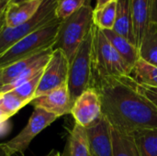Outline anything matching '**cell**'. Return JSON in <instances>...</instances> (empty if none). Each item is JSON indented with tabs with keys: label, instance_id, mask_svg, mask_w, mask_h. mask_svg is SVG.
<instances>
[{
	"label": "cell",
	"instance_id": "1",
	"mask_svg": "<svg viewBox=\"0 0 157 156\" xmlns=\"http://www.w3.org/2000/svg\"><path fill=\"white\" fill-rule=\"evenodd\" d=\"M102 114L110 125L132 133L139 129H157V107L142 92L131 75L93 77Z\"/></svg>",
	"mask_w": 157,
	"mask_h": 156
},
{
	"label": "cell",
	"instance_id": "2",
	"mask_svg": "<svg viewBox=\"0 0 157 156\" xmlns=\"http://www.w3.org/2000/svg\"><path fill=\"white\" fill-rule=\"evenodd\" d=\"M94 8L86 4L68 17L61 20L52 50H61L69 63L74 59L79 46L94 27Z\"/></svg>",
	"mask_w": 157,
	"mask_h": 156
},
{
	"label": "cell",
	"instance_id": "3",
	"mask_svg": "<svg viewBox=\"0 0 157 156\" xmlns=\"http://www.w3.org/2000/svg\"><path fill=\"white\" fill-rule=\"evenodd\" d=\"M61 20L26 36L0 56V69H5L19 61L33 57L46 50L52 49Z\"/></svg>",
	"mask_w": 157,
	"mask_h": 156
},
{
	"label": "cell",
	"instance_id": "4",
	"mask_svg": "<svg viewBox=\"0 0 157 156\" xmlns=\"http://www.w3.org/2000/svg\"><path fill=\"white\" fill-rule=\"evenodd\" d=\"M93 77L131 75L132 68L113 48L104 32L94 25L92 44Z\"/></svg>",
	"mask_w": 157,
	"mask_h": 156
},
{
	"label": "cell",
	"instance_id": "5",
	"mask_svg": "<svg viewBox=\"0 0 157 156\" xmlns=\"http://www.w3.org/2000/svg\"><path fill=\"white\" fill-rule=\"evenodd\" d=\"M58 3L59 0H43L32 17L17 27L6 28L3 23L0 27V56L26 36L56 21Z\"/></svg>",
	"mask_w": 157,
	"mask_h": 156
},
{
	"label": "cell",
	"instance_id": "6",
	"mask_svg": "<svg viewBox=\"0 0 157 156\" xmlns=\"http://www.w3.org/2000/svg\"><path fill=\"white\" fill-rule=\"evenodd\" d=\"M92 44L93 29L83 40L70 63L67 86L73 103L83 92L92 87Z\"/></svg>",
	"mask_w": 157,
	"mask_h": 156
},
{
	"label": "cell",
	"instance_id": "7",
	"mask_svg": "<svg viewBox=\"0 0 157 156\" xmlns=\"http://www.w3.org/2000/svg\"><path fill=\"white\" fill-rule=\"evenodd\" d=\"M57 119L58 117L54 114L49 113L40 108H34V111L26 127L16 137L3 143L6 154L12 156L26 151L31 141Z\"/></svg>",
	"mask_w": 157,
	"mask_h": 156
},
{
	"label": "cell",
	"instance_id": "8",
	"mask_svg": "<svg viewBox=\"0 0 157 156\" xmlns=\"http://www.w3.org/2000/svg\"><path fill=\"white\" fill-rule=\"evenodd\" d=\"M69 66L70 63L66 55L61 50H53L40 77L34 98L63 85H67Z\"/></svg>",
	"mask_w": 157,
	"mask_h": 156
},
{
	"label": "cell",
	"instance_id": "9",
	"mask_svg": "<svg viewBox=\"0 0 157 156\" xmlns=\"http://www.w3.org/2000/svg\"><path fill=\"white\" fill-rule=\"evenodd\" d=\"M71 114L75 123L84 129L90 128L103 116L101 99L96 88L83 92L74 102Z\"/></svg>",
	"mask_w": 157,
	"mask_h": 156
},
{
	"label": "cell",
	"instance_id": "10",
	"mask_svg": "<svg viewBox=\"0 0 157 156\" xmlns=\"http://www.w3.org/2000/svg\"><path fill=\"white\" fill-rule=\"evenodd\" d=\"M86 131L91 156H113L112 129L104 116Z\"/></svg>",
	"mask_w": 157,
	"mask_h": 156
},
{
	"label": "cell",
	"instance_id": "11",
	"mask_svg": "<svg viewBox=\"0 0 157 156\" xmlns=\"http://www.w3.org/2000/svg\"><path fill=\"white\" fill-rule=\"evenodd\" d=\"M29 104L34 108H40L49 113L54 114L58 118L71 113L74 105L67 85H63L34 98Z\"/></svg>",
	"mask_w": 157,
	"mask_h": 156
},
{
	"label": "cell",
	"instance_id": "12",
	"mask_svg": "<svg viewBox=\"0 0 157 156\" xmlns=\"http://www.w3.org/2000/svg\"><path fill=\"white\" fill-rule=\"evenodd\" d=\"M43 0H29L19 4L9 3L4 18L6 28H14L31 18L40 8Z\"/></svg>",
	"mask_w": 157,
	"mask_h": 156
},
{
	"label": "cell",
	"instance_id": "13",
	"mask_svg": "<svg viewBox=\"0 0 157 156\" xmlns=\"http://www.w3.org/2000/svg\"><path fill=\"white\" fill-rule=\"evenodd\" d=\"M135 43L139 49L150 23V0H130Z\"/></svg>",
	"mask_w": 157,
	"mask_h": 156
},
{
	"label": "cell",
	"instance_id": "14",
	"mask_svg": "<svg viewBox=\"0 0 157 156\" xmlns=\"http://www.w3.org/2000/svg\"><path fill=\"white\" fill-rule=\"evenodd\" d=\"M112 30L136 46L130 0L117 1V13Z\"/></svg>",
	"mask_w": 157,
	"mask_h": 156
},
{
	"label": "cell",
	"instance_id": "15",
	"mask_svg": "<svg viewBox=\"0 0 157 156\" xmlns=\"http://www.w3.org/2000/svg\"><path fill=\"white\" fill-rule=\"evenodd\" d=\"M102 31L117 52L133 69L136 63L140 60L139 49L125 38L114 32L112 29H106Z\"/></svg>",
	"mask_w": 157,
	"mask_h": 156
},
{
	"label": "cell",
	"instance_id": "16",
	"mask_svg": "<svg viewBox=\"0 0 157 156\" xmlns=\"http://www.w3.org/2000/svg\"><path fill=\"white\" fill-rule=\"evenodd\" d=\"M61 156H91L86 129L75 124L66 141L63 152Z\"/></svg>",
	"mask_w": 157,
	"mask_h": 156
},
{
	"label": "cell",
	"instance_id": "17",
	"mask_svg": "<svg viewBox=\"0 0 157 156\" xmlns=\"http://www.w3.org/2000/svg\"><path fill=\"white\" fill-rule=\"evenodd\" d=\"M112 129L113 156H141L132 133Z\"/></svg>",
	"mask_w": 157,
	"mask_h": 156
},
{
	"label": "cell",
	"instance_id": "18",
	"mask_svg": "<svg viewBox=\"0 0 157 156\" xmlns=\"http://www.w3.org/2000/svg\"><path fill=\"white\" fill-rule=\"evenodd\" d=\"M140 58L157 66V23L150 22L139 47Z\"/></svg>",
	"mask_w": 157,
	"mask_h": 156
},
{
	"label": "cell",
	"instance_id": "19",
	"mask_svg": "<svg viewBox=\"0 0 157 156\" xmlns=\"http://www.w3.org/2000/svg\"><path fill=\"white\" fill-rule=\"evenodd\" d=\"M132 134L141 156H157V129H139Z\"/></svg>",
	"mask_w": 157,
	"mask_h": 156
},
{
	"label": "cell",
	"instance_id": "20",
	"mask_svg": "<svg viewBox=\"0 0 157 156\" xmlns=\"http://www.w3.org/2000/svg\"><path fill=\"white\" fill-rule=\"evenodd\" d=\"M131 76L139 85L157 88V66L141 58L134 65Z\"/></svg>",
	"mask_w": 157,
	"mask_h": 156
},
{
	"label": "cell",
	"instance_id": "21",
	"mask_svg": "<svg viewBox=\"0 0 157 156\" xmlns=\"http://www.w3.org/2000/svg\"><path fill=\"white\" fill-rule=\"evenodd\" d=\"M52 49H49L46 50L33 57L28 58L26 60L23 61H19L17 63H15L13 64H11L10 66L2 69V78H1V83H2V86H6L7 84H9L10 82H12L16 77H17L20 74H22L23 72H25L26 70L29 69L30 67H32L34 64H36L40 59H42Z\"/></svg>",
	"mask_w": 157,
	"mask_h": 156
},
{
	"label": "cell",
	"instance_id": "22",
	"mask_svg": "<svg viewBox=\"0 0 157 156\" xmlns=\"http://www.w3.org/2000/svg\"><path fill=\"white\" fill-rule=\"evenodd\" d=\"M29 103L22 100L14 93L6 92L0 95V125L8 120L19 109Z\"/></svg>",
	"mask_w": 157,
	"mask_h": 156
},
{
	"label": "cell",
	"instance_id": "23",
	"mask_svg": "<svg viewBox=\"0 0 157 156\" xmlns=\"http://www.w3.org/2000/svg\"><path fill=\"white\" fill-rule=\"evenodd\" d=\"M117 13V1L112 0L104 6L93 11L94 25L101 30L112 29Z\"/></svg>",
	"mask_w": 157,
	"mask_h": 156
},
{
	"label": "cell",
	"instance_id": "24",
	"mask_svg": "<svg viewBox=\"0 0 157 156\" xmlns=\"http://www.w3.org/2000/svg\"><path fill=\"white\" fill-rule=\"evenodd\" d=\"M91 0H59L57 8H56V17L58 19L63 20L82 6L86 4H90Z\"/></svg>",
	"mask_w": 157,
	"mask_h": 156
},
{
	"label": "cell",
	"instance_id": "25",
	"mask_svg": "<svg viewBox=\"0 0 157 156\" xmlns=\"http://www.w3.org/2000/svg\"><path fill=\"white\" fill-rule=\"evenodd\" d=\"M42 74H39L36 77H34L33 79L20 85L19 86H17V88H15L11 92L14 93L16 96H17L22 100H25L29 104L34 99L35 93H36V90H37V87L39 86V83H40V80Z\"/></svg>",
	"mask_w": 157,
	"mask_h": 156
},
{
	"label": "cell",
	"instance_id": "26",
	"mask_svg": "<svg viewBox=\"0 0 157 156\" xmlns=\"http://www.w3.org/2000/svg\"><path fill=\"white\" fill-rule=\"evenodd\" d=\"M138 86L142 90V92L157 107V88L149 87L146 86H142L139 84H138Z\"/></svg>",
	"mask_w": 157,
	"mask_h": 156
},
{
	"label": "cell",
	"instance_id": "27",
	"mask_svg": "<svg viewBox=\"0 0 157 156\" xmlns=\"http://www.w3.org/2000/svg\"><path fill=\"white\" fill-rule=\"evenodd\" d=\"M150 22L157 23V0H150Z\"/></svg>",
	"mask_w": 157,
	"mask_h": 156
},
{
	"label": "cell",
	"instance_id": "28",
	"mask_svg": "<svg viewBox=\"0 0 157 156\" xmlns=\"http://www.w3.org/2000/svg\"><path fill=\"white\" fill-rule=\"evenodd\" d=\"M10 2H11V0H0V26L4 22L5 14H6V8Z\"/></svg>",
	"mask_w": 157,
	"mask_h": 156
},
{
	"label": "cell",
	"instance_id": "29",
	"mask_svg": "<svg viewBox=\"0 0 157 156\" xmlns=\"http://www.w3.org/2000/svg\"><path fill=\"white\" fill-rule=\"evenodd\" d=\"M110 1H112V0H96V6H95V9H98V8H100V7L104 6L105 5H107V4L109 3Z\"/></svg>",
	"mask_w": 157,
	"mask_h": 156
},
{
	"label": "cell",
	"instance_id": "30",
	"mask_svg": "<svg viewBox=\"0 0 157 156\" xmlns=\"http://www.w3.org/2000/svg\"><path fill=\"white\" fill-rule=\"evenodd\" d=\"M0 156H8L6 154V151H5V148H4V144L3 143H0Z\"/></svg>",
	"mask_w": 157,
	"mask_h": 156
},
{
	"label": "cell",
	"instance_id": "31",
	"mask_svg": "<svg viewBox=\"0 0 157 156\" xmlns=\"http://www.w3.org/2000/svg\"><path fill=\"white\" fill-rule=\"evenodd\" d=\"M46 156H61V154L56 152V151H52V153H50L49 154H47Z\"/></svg>",
	"mask_w": 157,
	"mask_h": 156
},
{
	"label": "cell",
	"instance_id": "32",
	"mask_svg": "<svg viewBox=\"0 0 157 156\" xmlns=\"http://www.w3.org/2000/svg\"><path fill=\"white\" fill-rule=\"evenodd\" d=\"M26 1H29V0H11V3H13V4H19V3L26 2Z\"/></svg>",
	"mask_w": 157,
	"mask_h": 156
},
{
	"label": "cell",
	"instance_id": "33",
	"mask_svg": "<svg viewBox=\"0 0 157 156\" xmlns=\"http://www.w3.org/2000/svg\"><path fill=\"white\" fill-rule=\"evenodd\" d=\"M2 69H0V88L2 87V83H1V78H2Z\"/></svg>",
	"mask_w": 157,
	"mask_h": 156
},
{
	"label": "cell",
	"instance_id": "34",
	"mask_svg": "<svg viewBox=\"0 0 157 156\" xmlns=\"http://www.w3.org/2000/svg\"><path fill=\"white\" fill-rule=\"evenodd\" d=\"M115 1H118V0H115Z\"/></svg>",
	"mask_w": 157,
	"mask_h": 156
},
{
	"label": "cell",
	"instance_id": "35",
	"mask_svg": "<svg viewBox=\"0 0 157 156\" xmlns=\"http://www.w3.org/2000/svg\"><path fill=\"white\" fill-rule=\"evenodd\" d=\"M3 23H4V22H3ZM1 26H2V25H1ZM1 26H0V27H1Z\"/></svg>",
	"mask_w": 157,
	"mask_h": 156
}]
</instances>
